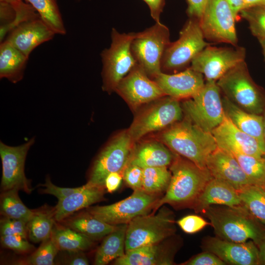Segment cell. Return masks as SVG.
<instances>
[{
    "label": "cell",
    "mask_w": 265,
    "mask_h": 265,
    "mask_svg": "<svg viewBox=\"0 0 265 265\" xmlns=\"http://www.w3.org/2000/svg\"><path fill=\"white\" fill-rule=\"evenodd\" d=\"M122 175L127 185L133 190L142 189L143 168L129 163Z\"/></svg>",
    "instance_id": "cell-40"
},
{
    "label": "cell",
    "mask_w": 265,
    "mask_h": 265,
    "mask_svg": "<svg viewBox=\"0 0 265 265\" xmlns=\"http://www.w3.org/2000/svg\"><path fill=\"white\" fill-rule=\"evenodd\" d=\"M216 83L224 95L243 109L262 115L265 94L250 77L245 61L233 68Z\"/></svg>",
    "instance_id": "cell-5"
},
{
    "label": "cell",
    "mask_w": 265,
    "mask_h": 265,
    "mask_svg": "<svg viewBox=\"0 0 265 265\" xmlns=\"http://www.w3.org/2000/svg\"><path fill=\"white\" fill-rule=\"evenodd\" d=\"M51 237L59 250L71 253L88 250L93 244V240L69 227H53Z\"/></svg>",
    "instance_id": "cell-30"
},
{
    "label": "cell",
    "mask_w": 265,
    "mask_h": 265,
    "mask_svg": "<svg viewBox=\"0 0 265 265\" xmlns=\"http://www.w3.org/2000/svg\"><path fill=\"white\" fill-rule=\"evenodd\" d=\"M150 8L152 18L156 23H161L160 16L165 5V0H143Z\"/></svg>",
    "instance_id": "cell-47"
},
{
    "label": "cell",
    "mask_w": 265,
    "mask_h": 265,
    "mask_svg": "<svg viewBox=\"0 0 265 265\" xmlns=\"http://www.w3.org/2000/svg\"><path fill=\"white\" fill-rule=\"evenodd\" d=\"M264 7L265 8V6H264Z\"/></svg>",
    "instance_id": "cell-58"
},
{
    "label": "cell",
    "mask_w": 265,
    "mask_h": 265,
    "mask_svg": "<svg viewBox=\"0 0 265 265\" xmlns=\"http://www.w3.org/2000/svg\"><path fill=\"white\" fill-rule=\"evenodd\" d=\"M217 237L244 242L250 239L259 245L265 237V226L256 220L242 206H211L205 210Z\"/></svg>",
    "instance_id": "cell-2"
},
{
    "label": "cell",
    "mask_w": 265,
    "mask_h": 265,
    "mask_svg": "<svg viewBox=\"0 0 265 265\" xmlns=\"http://www.w3.org/2000/svg\"><path fill=\"white\" fill-rule=\"evenodd\" d=\"M213 205L231 207L242 206L237 190L229 184L213 178L207 184L192 209L196 212H203Z\"/></svg>",
    "instance_id": "cell-23"
},
{
    "label": "cell",
    "mask_w": 265,
    "mask_h": 265,
    "mask_svg": "<svg viewBox=\"0 0 265 265\" xmlns=\"http://www.w3.org/2000/svg\"><path fill=\"white\" fill-rule=\"evenodd\" d=\"M245 8L265 6V0H243ZM244 8V9H245Z\"/></svg>",
    "instance_id": "cell-51"
},
{
    "label": "cell",
    "mask_w": 265,
    "mask_h": 265,
    "mask_svg": "<svg viewBox=\"0 0 265 265\" xmlns=\"http://www.w3.org/2000/svg\"><path fill=\"white\" fill-rule=\"evenodd\" d=\"M23 0H0V1H4L9 3H12L15 1H22Z\"/></svg>",
    "instance_id": "cell-55"
},
{
    "label": "cell",
    "mask_w": 265,
    "mask_h": 265,
    "mask_svg": "<svg viewBox=\"0 0 265 265\" xmlns=\"http://www.w3.org/2000/svg\"><path fill=\"white\" fill-rule=\"evenodd\" d=\"M206 167L213 178L229 184L238 191L253 185L234 156L219 147L208 157Z\"/></svg>",
    "instance_id": "cell-19"
},
{
    "label": "cell",
    "mask_w": 265,
    "mask_h": 265,
    "mask_svg": "<svg viewBox=\"0 0 265 265\" xmlns=\"http://www.w3.org/2000/svg\"><path fill=\"white\" fill-rule=\"evenodd\" d=\"M253 185L265 186V159L262 157L230 152Z\"/></svg>",
    "instance_id": "cell-36"
},
{
    "label": "cell",
    "mask_w": 265,
    "mask_h": 265,
    "mask_svg": "<svg viewBox=\"0 0 265 265\" xmlns=\"http://www.w3.org/2000/svg\"><path fill=\"white\" fill-rule=\"evenodd\" d=\"M183 109L178 99L169 97L161 100L139 114L128 130L132 141L180 121Z\"/></svg>",
    "instance_id": "cell-14"
},
{
    "label": "cell",
    "mask_w": 265,
    "mask_h": 265,
    "mask_svg": "<svg viewBox=\"0 0 265 265\" xmlns=\"http://www.w3.org/2000/svg\"><path fill=\"white\" fill-rule=\"evenodd\" d=\"M42 244L26 260L25 264L29 265H53L59 249L51 237L42 242Z\"/></svg>",
    "instance_id": "cell-37"
},
{
    "label": "cell",
    "mask_w": 265,
    "mask_h": 265,
    "mask_svg": "<svg viewBox=\"0 0 265 265\" xmlns=\"http://www.w3.org/2000/svg\"><path fill=\"white\" fill-rule=\"evenodd\" d=\"M202 245L205 251L216 255L226 264L260 265L259 248L251 240L244 242H236L218 237H209L203 240Z\"/></svg>",
    "instance_id": "cell-17"
},
{
    "label": "cell",
    "mask_w": 265,
    "mask_h": 265,
    "mask_svg": "<svg viewBox=\"0 0 265 265\" xmlns=\"http://www.w3.org/2000/svg\"><path fill=\"white\" fill-rule=\"evenodd\" d=\"M154 78L165 95L178 100L191 98L205 83L203 75L190 67L174 74L161 72Z\"/></svg>",
    "instance_id": "cell-21"
},
{
    "label": "cell",
    "mask_w": 265,
    "mask_h": 265,
    "mask_svg": "<svg viewBox=\"0 0 265 265\" xmlns=\"http://www.w3.org/2000/svg\"><path fill=\"white\" fill-rule=\"evenodd\" d=\"M263 119V131H264V136L265 140V109L262 114Z\"/></svg>",
    "instance_id": "cell-53"
},
{
    "label": "cell",
    "mask_w": 265,
    "mask_h": 265,
    "mask_svg": "<svg viewBox=\"0 0 265 265\" xmlns=\"http://www.w3.org/2000/svg\"><path fill=\"white\" fill-rule=\"evenodd\" d=\"M259 246L260 265H265V237Z\"/></svg>",
    "instance_id": "cell-52"
},
{
    "label": "cell",
    "mask_w": 265,
    "mask_h": 265,
    "mask_svg": "<svg viewBox=\"0 0 265 265\" xmlns=\"http://www.w3.org/2000/svg\"><path fill=\"white\" fill-rule=\"evenodd\" d=\"M175 157L161 143L148 142L142 144L132 152L129 163L142 168L167 166L171 164Z\"/></svg>",
    "instance_id": "cell-26"
},
{
    "label": "cell",
    "mask_w": 265,
    "mask_h": 265,
    "mask_svg": "<svg viewBox=\"0 0 265 265\" xmlns=\"http://www.w3.org/2000/svg\"><path fill=\"white\" fill-rule=\"evenodd\" d=\"M36 10L41 19L55 33H66L56 0H25Z\"/></svg>",
    "instance_id": "cell-32"
},
{
    "label": "cell",
    "mask_w": 265,
    "mask_h": 265,
    "mask_svg": "<svg viewBox=\"0 0 265 265\" xmlns=\"http://www.w3.org/2000/svg\"><path fill=\"white\" fill-rule=\"evenodd\" d=\"M127 226L128 224L118 225L104 238L96 252L95 265H106L125 255Z\"/></svg>",
    "instance_id": "cell-28"
},
{
    "label": "cell",
    "mask_w": 265,
    "mask_h": 265,
    "mask_svg": "<svg viewBox=\"0 0 265 265\" xmlns=\"http://www.w3.org/2000/svg\"><path fill=\"white\" fill-rule=\"evenodd\" d=\"M81 252H77V254L74 257H72L69 261L68 262V264L71 265H88L89 262L87 258L80 253Z\"/></svg>",
    "instance_id": "cell-50"
},
{
    "label": "cell",
    "mask_w": 265,
    "mask_h": 265,
    "mask_svg": "<svg viewBox=\"0 0 265 265\" xmlns=\"http://www.w3.org/2000/svg\"><path fill=\"white\" fill-rule=\"evenodd\" d=\"M160 138L173 151L201 168H207L208 157L218 147L211 132L203 130L187 118L171 125Z\"/></svg>",
    "instance_id": "cell-3"
},
{
    "label": "cell",
    "mask_w": 265,
    "mask_h": 265,
    "mask_svg": "<svg viewBox=\"0 0 265 265\" xmlns=\"http://www.w3.org/2000/svg\"><path fill=\"white\" fill-rule=\"evenodd\" d=\"M157 213L138 216L128 224L126 252L143 246L161 242L173 236L176 231L173 212L163 205Z\"/></svg>",
    "instance_id": "cell-4"
},
{
    "label": "cell",
    "mask_w": 265,
    "mask_h": 265,
    "mask_svg": "<svg viewBox=\"0 0 265 265\" xmlns=\"http://www.w3.org/2000/svg\"><path fill=\"white\" fill-rule=\"evenodd\" d=\"M171 178L167 166L143 168L142 189L152 194H162L166 191Z\"/></svg>",
    "instance_id": "cell-35"
},
{
    "label": "cell",
    "mask_w": 265,
    "mask_h": 265,
    "mask_svg": "<svg viewBox=\"0 0 265 265\" xmlns=\"http://www.w3.org/2000/svg\"><path fill=\"white\" fill-rule=\"evenodd\" d=\"M210 45L206 41L199 20L190 18L180 31L178 39L170 42L166 48L161 69L176 71L184 68Z\"/></svg>",
    "instance_id": "cell-10"
},
{
    "label": "cell",
    "mask_w": 265,
    "mask_h": 265,
    "mask_svg": "<svg viewBox=\"0 0 265 265\" xmlns=\"http://www.w3.org/2000/svg\"><path fill=\"white\" fill-rule=\"evenodd\" d=\"M177 224L187 234H194L203 229L210 224L202 217L196 215H188L179 219Z\"/></svg>",
    "instance_id": "cell-42"
},
{
    "label": "cell",
    "mask_w": 265,
    "mask_h": 265,
    "mask_svg": "<svg viewBox=\"0 0 265 265\" xmlns=\"http://www.w3.org/2000/svg\"><path fill=\"white\" fill-rule=\"evenodd\" d=\"M187 13L190 18L199 20L201 18L209 0H186Z\"/></svg>",
    "instance_id": "cell-45"
},
{
    "label": "cell",
    "mask_w": 265,
    "mask_h": 265,
    "mask_svg": "<svg viewBox=\"0 0 265 265\" xmlns=\"http://www.w3.org/2000/svg\"></svg>",
    "instance_id": "cell-60"
},
{
    "label": "cell",
    "mask_w": 265,
    "mask_h": 265,
    "mask_svg": "<svg viewBox=\"0 0 265 265\" xmlns=\"http://www.w3.org/2000/svg\"><path fill=\"white\" fill-rule=\"evenodd\" d=\"M0 26L11 24L16 16V11L12 5L4 1H0Z\"/></svg>",
    "instance_id": "cell-46"
},
{
    "label": "cell",
    "mask_w": 265,
    "mask_h": 265,
    "mask_svg": "<svg viewBox=\"0 0 265 265\" xmlns=\"http://www.w3.org/2000/svg\"><path fill=\"white\" fill-rule=\"evenodd\" d=\"M66 225L92 240L104 238L118 226L107 224L88 212L70 219L66 222Z\"/></svg>",
    "instance_id": "cell-29"
},
{
    "label": "cell",
    "mask_w": 265,
    "mask_h": 265,
    "mask_svg": "<svg viewBox=\"0 0 265 265\" xmlns=\"http://www.w3.org/2000/svg\"><path fill=\"white\" fill-rule=\"evenodd\" d=\"M170 43L168 27L161 23L156 24L135 35L131 51L136 61L148 76L155 78L161 73L164 51Z\"/></svg>",
    "instance_id": "cell-8"
},
{
    "label": "cell",
    "mask_w": 265,
    "mask_h": 265,
    "mask_svg": "<svg viewBox=\"0 0 265 265\" xmlns=\"http://www.w3.org/2000/svg\"><path fill=\"white\" fill-rule=\"evenodd\" d=\"M242 47H216L210 45L192 60L190 67L202 74L206 80L217 81L239 63L244 61Z\"/></svg>",
    "instance_id": "cell-13"
},
{
    "label": "cell",
    "mask_w": 265,
    "mask_h": 265,
    "mask_svg": "<svg viewBox=\"0 0 265 265\" xmlns=\"http://www.w3.org/2000/svg\"><path fill=\"white\" fill-rule=\"evenodd\" d=\"M225 115L239 130L257 139L265 147L262 115L249 112L240 108L225 96L222 97Z\"/></svg>",
    "instance_id": "cell-25"
},
{
    "label": "cell",
    "mask_w": 265,
    "mask_h": 265,
    "mask_svg": "<svg viewBox=\"0 0 265 265\" xmlns=\"http://www.w3.org/2000/svg\"><path fill=\"white\" fill-rule=\"evenodd\" d=\"M123 179L122 174L112 172L109 174L105 179V186L107 191L112 193L120 186Z\"/></svg>",
    "instance_id": "cell-48"
},
{
    "label": "cell",
    "mask_w": 265,
    "mask_h": 265,
    "mask_svg": "<svg viewBox=\"0 0 265 265\" xmlns=\"http://www.w3.org/2000/svg\"><path fill=\"white\" fill-rule=\"evenodd\" d=\"M0 236L18 235L26 238L27 223L20 220L5 217L0 220Z\"/></svg>",
    "instance_id": "cell-39"
},
{
    "label": "cell",
    "mask_w": 265,
    "mask_h": 265,
    "mask_svg": "<svg viewBox=\"0 0 265 265\" xmlns=\"http://www.w3.org/2000/svg\"><path fill=\"white\" fill-rule=\"evenodd\" d=\"M212 133L218 147L231 153L262 157L265 147L255 138L237 128L225 114L222 123Z\"/></svg>",
    "instance_id": "cell-18"
},
{
    "label": "cell",
    "mask_w": 265,
    "mask_h": 265,
    "mask_svg": "<svg viewBox=\"0 0 265 265\" xmlns=\"http://www.w3.org/2000/svg\"><path fill=\"white\" fill-rule=\"evenodd\" d=\"M134 35L135 33H120L112 29L110 46L101 53L105 90H115L120 81L136 64L131 48Z\"/></svg>",
    "instance_id": "cell-6"
},
{
    "label": "cell",
    "mask_w": 265,
    "mask_h": 265,
    "mask_svg": "<svg viewBox=\"0 0 265 265\" xmlns=\"http://www.w3.org/2000/svg\"><path fill=\"white\" fill-rule=\"evenodd\" d=\"M261 43V45L264 49V52H265V38L259 39Z\"/></svg>",
    "instance_id": "cell-54"
},
{
    "label": "cell",
    "mask_w": 265,
    "mask_h": 265,
    "mask_svg": "<svg viewBox=\"0 0 265 265\" xmlns=\"http://www.w3.org/2000/svg\"><path fill=\"white\" fill-rule=\"evenodd\" d=\"M53 212H34L27 223L28 237L34 242H42L50 238L54 222Z\"/></svg>",
    "instance_id": "cell-34"
},
{
    "label": "cell",
    "mask_w": 265,
    "mask_h": 265,
    "mask_svg": "<svg viewBox=\"0 0 265 265\" xmlns=\"http://www.w3.org/2000/svg\"><path fill=\"white\" fill-rule=\"evenodd\" d=\"M221 93L216 81L206 80L198 92L183 103L182 107L187 118L212 133L225 117Z\"/></svg>",
    "instance_id": "cell-7"
},
{
    "label": "cell",
    "mask_w": 265,
    "mask_h": 265,
    "mask_svg": "<svg viewBox=\"0 0 265 265\" xmlns=\"http://www.w3.org/2000/svg\"><path fill=\"white\" fill-rule=\"evenodd\" d=\"M19 190L13 188L2 192L0 195V213L4 217L27 223L34 212L22 202L18 195Z\"/></svg>",
    "instance_id": "cell-33"
},
{
    "label": "cell",
    "mask_w": 265,
    "mask_h": 265,
    "mask_svg": "<svg viewBox=\"0 0 265 265\" xmlns=\"http://www.w3.org/2000/svg\"></svg>",
    "instance_id": "cell-59"
},
{
    "label": "cell",
    "mask_w": 265,
    "mask_h": 265,
    "mask_svg": "<svg viewBox=\"0 0 265 265\" xmlns=\"http://www.w3.org/2000/svg\"><path fill=\"white\" fill-rule=\"evenodd\" d=\"M263 158L265 159V155L263 156Z\"/></svg>",
    "instance_id": "cell-56"
},
{
    "label": "cell",
    "mask_w": 265,
    "mask_h": 265,
    "mask_svg": "<svg viewBox=\"0 0 265 265\" xmlns=\"http://www.w3.org/2000/svg\"><path fill=\"white\" fill-rule=\"evenodd\" d=\"M133 142L127 131L114 137L95 160L85 185L88 186L105 187V179L109 174H122L131 159Z\"/></svg>",
    "instance_id": "cell-11"
},
{
    "label": "cell",
    "mask_w": 265,
    "mask_h": 265,
    "mask_svg": "<svg viewBox=\"0 0 265 265\" xmlns=\"http://www.w3.org/2000/svg\"><path fill=\"white\" fill-rule=\"evenodd\" d=\"M55 34L39 17L22 23L15 27L10 31L4 41L29 58L35 48L52 39Z\"/></svg>",
    "instance_id": "cell-20"
},
{
    "label": "cell",
    "mask_w": 265,
    "mask_h": 265,
    "mask_svg": "<svg viewBox=\"0 0 265 265\" xmlns=\"http://www.w3.org/2000/svg\"><path fill=\"white\" fill-rule=\"evenodd\" d=\"M237 21L240 12L245 8L243 0H225Z\"/></svg>",
    "instance_id": "cell-49"
},
{
    "label": "cell",
    "mask_w": 265,
    "mask_h": 265,
    "mask_svg": "<svg viewBox=\"0 0 265 265\" xmlns=\"http://www.w3.org/2000/svg\"><path fill=\"white\" fill-rule=\"evenodd\" d=\"M183 265H225L226 264L216 255L209 251L200 253L188 261L182 264Z\"/></svg>",
    "instance_id": "cell-43"
},
{
    "label": "cell",
    "mask_w": 265,
    "mask_h": 265,
    "mask_svg": "<svg viewBox=\"0 0 265 265\" xmlns=\"http://www.w3.org/2000/svg\"><path fill=\"white\" fill-rule=\"evenodd\" d=\"M105 188L84 185L74 193L58 200L53 210L55 220L60 221L76 211L103 200Z\"/></svg>",
    "instance_id": "cell-24"
},
{
    "label": "cell",
    "mask_w": 265,
    "mask_h": 265,
    "mask_svg": "<svg viewBox=\"0 0 265 265\" xmlns=\"http://www.w3.org/2000/svg\"><path fill=\"white\" fill-rule=\"evenodd\" d=\"M28 58L5 41L0 45V78L15 83L21 80Z\"/></svg>",
    "instance_id": "cell-27"
},
{
    "label": "cell",
    "mask_w": 265,
    "mask_h": 265,
    "mask_svg": "<svg viewBox=\"0 0 265 265\" xmlns=\"http://www.w3.org/2000/svg\"><path fill=\"white\" fill-rule=\"evenodd\" d=\"M0 243L5 248L19 252H26L34 248L26 238L18 235L0 236Z\"/></svg>",
    "instance_id": "cell-41"
},
{
    "label": "cell",
    "mask_w": 265,
    "mask_h": 265,
    "mask_svg": "<svg viewBox=\"0 0 265 265\" xmlns=\"http://www.w3.org/2000/svg\"></svg>",
    "instance_id": "cell-57"
},
{
    "label": "cell",
    "mask_w": 265,
    "mask_h": 265,
    "mask_svg": "<svg viewBox=\"0 0 265 265\" xmlns=\"http://www.w3.org/2000/svg\"><path fill=\"white\" fill-rule=\"evenodd\" d=\"M115 90L134 107L165 96L137 63L120 81Z\"/></svg>",
    "instance_id": "cell-16"
},
{
    "label": "cell",
    "mask_w": 265,
    "mask_h": 265,
    "mask_svg": "<svg viewBox=\"0 0 265 265\" xmlns=\"http://www.w3.org/2000/svg\"><path fill=\"white\" fill-rule=\"evenodd\" d=\"M161 194L149 193L143 189L133 190L127 198L106 206L88 207V213L112 225L128 224L134 218L150 213Z\"/></svg>",
    "instance_id": "cell-9"
},
{
    "label": "cell",
    "mask_w": 265,
    "mask_h": 265,
    "mask_svg": "<svg viewBox=\"0 0 265 265\" xmlns=\"http://www.w3.org/2000/svg\"><path fill=\"white\" fill-rule=\"evenodd\" d=\"M238 192L242 206L256 220L265 226V188L252 185Z\"/></svg>",
    "instance_id": "cell-31"
},
{
    "label": "cell",
    "mask_w": 265,
    "mask_h": 265,
    "mask_svg": "<svg viewBox=\"0 0 265 265\" xmlns=\"http://www.w3.org/2000/svg\"><path fill=\"white\" fill-rule=\"evenodd\" d=\"M41 186L45 187V188L43 190V193L53 195L56 197L58 200L67 197L78 190L80 188V187L75 188L62 187L56 186L52 183L49 177L46 179V183Z\"/></svg>",
    "instance_id": "cell-44"
},
{
    "label": "cell",
    "mask_w": 265,
    "mask_h": 265,
    "mask_svg": "<svg viewBox=\"0 0 265 265\" xmlns=\"http://www.w3.org/2000/svg\"><path fill=\"white\" fill-rule=\"evenodd\" d=\"M236 21L225 0H209L199 22L206 40L236 46Z\"/></svg>",
    "instance_id": "cell-12"
},
{
    "label": "cell",
    "mask_w": 265,
    "mask_h": 265,
    "mask_svg": "<svg viewBox=\"0 0 265 265\" xmlns=\"http://www.w3.org/2000/svg\"><path fill=\"white\" fill-rule=\"evenodd\" d=\"M171 178L164 194L153 213L165 204L175 208H192L207 184L213 177L207 168H201L177 156L170 164Z\"/></svg>",
    "instance_id": "cell-1"
},
{
    "label": "cell",
    "mask_w": 265,
    "mask_h": 265,
    "mask_svg": "<svg viewBox=\"0 0 265 265\" xmlns=\"http://www.w3.org/2000/svg\"><path fill=\"white\" fill-rule=\"evenodd\" d=\"M240 16L249 24L252 32L259 39L265 38V8L254 7L245 8Z\"/></svg>",
    "instance_id": "cell-38"
},
{
    "label": "cell",
    "mask_w": 265,
    "mask_h": 265,
    "mask_svg": "<svg viewBox=\"0 0 265 265\" xmlns=\"http://www.w3.org/2000/svg\"><path fill=\"white\" fill-rule=\"evenodd\" d=\"M168 239V238H167ZM166 240V239H165ZM159 243L147 245L126 252L115 259V265H172L176 250L175 246Z\"/></svg>",
    "instance_id": "cell-22"
},
{
    "label": "cell",
    "mask_w": 265,
    "mask_h": 265,
    "mask_svg": "<svg viewBox=\"0 0 265 265\" xmlns=\"http://www.w3.org/2000/svg\"><path fill=\"white\" fill-rule=\"evenodd\" d=\"M34 141V138H32L24 144L15 147L0 142L2 163L1 188L3 191L13 188L27 193L32 191L30 181L25 173V164L28 151Z\"/></svg>",
    "instance_id": "cell-15"
}]
</instances>
